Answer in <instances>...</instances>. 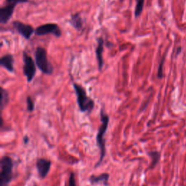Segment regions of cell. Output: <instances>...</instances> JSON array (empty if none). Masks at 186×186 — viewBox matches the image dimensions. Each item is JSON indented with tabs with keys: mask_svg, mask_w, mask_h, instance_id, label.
Here are the masks:
<instances>
[{
	"mask_svg": "<svg viewBox=\"0 0 186 186\" xmlns=\"http://www.w3.org/2000/svg\"><path fill=\"white\" fill-rule=\"evenodd\" d=\"M70 23L71 26L79 31H82L83 30V21L79 13H75L71 15L70 19Z\"/></svg>",
	"mask_w": 186,
	"mask_h": 186,
	"instance_id": "cell-12",
	"label": "cell"
},
{
	"mask_svg": "<svg viewBox=\"0 0 186 186\" xmlns=\"http://www.w3.org/2000/svg\"><path fill=\"white\" fill-rule=\"evenodd\" d=\"M148 155L151 156L152 162L150 166L149 169H153V167H156V165L158 163L160 160V153L158 151H151L148 153Z\"/></svg>",
	"mask_w": 186,
	"mask_h": 186,
	"instance_id": "cell-15",
	"label": "cell"
},
{
	"mask_svg": "<svg viewBox=\"0 0 186 186\" xmlns=\"http://www.w3.org/2000/svg\"><path fill=\"white\" fill-rule=\"evenodd\" d=\"M165 57L166 55H164L163 57H162V58L160 61V64L158 65V71H157V77H158V79H159L163 78V66L164 64V61H165Z\"/></svg>",
	"mask_w": 186,
	"mask_h": 186,
	"instance_id": "cell-17",
	"label": "cell"
},
{
	"mask_svg": "<svg viewBox=\"0 0 186 186\" xmlns=\"http://www.w3.org/2000/svg\"><path fill=\"white\" fill-rule=\"evenodd\" d=\"M26 103H27V109H28V111L29 112L33 111L34 110V103L30 96L27 97Z\"/></svg>",
	"mask_w": 186,
	"mask_h": 186,
	"instance_id": "cell-18",
	"label": "cell"
},
{
	"mask_svg": "<svg viewBox=\"0 0 186 186\" xmlns=\"http://www.w3.org/2000/svg\"><path fill=\"white\" fill-rule=\"evenodd\" d=\"M14 57L11 54L5 55L0 60V65L10 73H13L14 69Z\"/></svg>",
	"mask_w": 186,
	"mask_h": 186,
	"instance_id": "cell-10",
	"label": "cell"
},
{
	"mask_svg": "<svg viewBox=\"0 0 186 186\" xmlns=\"http://www.w3.org/2000/svg\"><path fill=\"white\" fill-rule=\"evenodd\" d=\"M15 6L12 5H6L0 9V22L2 24H6L10 21L14 12Z\"/></svg>",
	"mask_w": 186,
	"mask_h": 186,
	"instance_id": "cell-9",
	"label": "cell"
},
{
	"mask_svg": "<svg viewBox=\"0 0 186 186\" xmlns=\"http://www.w3.org/2000/svg\"><path fill=\"white\" fill-rule=\"evenodd\" d=\"M68 186H77L76 185L75 175L73 172L71 173L69 177V181H68Z\"/></svg>",
	"mask_w": 186,
	"mask_h": 186,
	"instance_id": "cell-20",
	"label": "cell"
},
{
	"mask_svg": "<svg viewBox=\"0 0 186 186\" xmlns=\"http://www.w3.org/2000/svg\"><path fill=\"white\" fill-rule=\"evenodd\" d=\"M121 1H122V0H121Z\"/></svg>",
	"mask_w": 186,
	"mask_h": 186,
	"instance_id": "cell-24",
	"label": "cell"
},
{
	"mask_svg": "<svg viewBox=\"0 0 186 186\" xmlns=\"http://www.w3.org/2000/svg\"><path fill=\"white\" fill-rule=\"evenodd\" d=\"M35 34L38 36H44L47 34H53L56 37H60L62 35L60 28L55 23H47L38 26L35 29Z\"/></svg>",
	"mask_w": 186,
	"mask_h": 186,
	"instance_id": "cell-6",
	"label": "cell"
},
{
	"mask_svg": "<svg viewBox=\"0 0 186 186\" xmlns=\"http://www.w3.org/2000/svg\"><path fill=\"white\" fill-rule=\"evenodd\" d=\"M100 119L101 125L98 129V132L97 135V146L100 151V160L95 165V167H98L103 160L105 156H106V142L104 140V135L106 134V130L108 129V123H109V117L107 114L104 113L103 111H100Z\"/></svg>",
	"mask_w": 186,
	"mask_h": 186,
	"instance_id": "cell-2",
	"label": "cell"
},
{
	"mask_svg": "<svg viewBox=\"0 0 186 186\" xmlns=\"http://www.w3.org/2000/svg\"><path fill=\"white\" fill-rule=\"evenodd\" d=\"M35 62L37 67L43 73L47 75H51L53 72V67L47 58V51L41 47H38L36 49Z\"/></svg>",
	"mask_w": 186,
	"mask_h": 186,
	"instance_id": "cell-3",
	"label": "cell"
},
{
	"mask_svg": "<svg viewBox=\"0 0 186 186\" xmlns=\"http://www.w3.org/2000/svg\"><path fill=\"white\" fill-rule=\"evenodd\" d=\"M51 162L46 158H39L37 162V169L39 173V177L41 178L44 179L48 175L50 171V167H51Z\"/></svg>",
	"mask_w": 186,
	"mask_h": 186,
	"instance_id": "cell-8",
	"label": "cell"
},
{
	"mask_svg": "<svg viewBox=\"0 0 186 186\" xmlns=\"http://www.w3.org/2000/svg\"><path fill=\"white\" fill-rule=\"evenodd\" d=\"M23 74L26 77L27 82H31L36 74L35 63L33 58L26 52H23Z\"/></svg>",
	"mask_w": 186,
	"mask_h": 186,
	"instance_id": "cell-5",
	"label": "cell"
},
{
	"mask_svg": "<svg viewBox=\"0 0 186 186\" xmlns=\"http://www.w3.org/2000/svg\"><path fill=\"white\" fill-rule=\"evenodd\" d=\"M13 28L19 34H21L26 39H30L31 36L35 32V30L31 25L26 24L21 21H15L12 23Z\"/></svg>",
	"mask_w": 186,
	"mask_h": 186,
	"instance_id": "cell-7",
	"label": "cell"
},
{
	"mask_svg": "<svg viewBox=\"0 0 186 186\" xmlns=\"http://www.w3.org/2000/svg\"><path fill=\"white\" fill-rule=\"evenodd\" d=\"M28 137H27V136H25V137H24V143H25V144H27V143H28Z\"/></svg>",
	"mask_w": 186,
	"mask_h": 186,
	"instance_id": "cell-22",
	"label": "cell"
},
{
	"mask_svg": "<svg viewBox=\"0 0 186 186\" xmlns=\"http://www.w3.org/2000/svg\"><path fill=\"white\" fill-rule=\"evenodd\" d=\"M9 100H10V97H9V93L4 88H2L1 90V110L2 111L4 108L8 106Z\"/></svg>",
	"mask_w": 186,
	"mask_h": 186,
	"instance_id": "cell-14",
	"label": "cell"
},
{
	"mask_svg": "<svg viewBox=\"0 0 186 186\" xmlns=\"http://www.w3.org/2000/svg\"><path fill=\"white\" fill-rule=\"evenodd\" d=\"M136 1V6L135 10V17L138 18L141 15L144 7V2L145 0H135Z\"/></svg>",
	"mask_w": 186,
	"mask_h": 186,
	"instance_id": "cell-16",
	"label": "cell"
},
{
	"mask_svg": "<svg viewBox=\"0 0 186 186\" xmlns=\"http://www.w3.org/2000/svg\"><path fill=\"white\" fill-rule=\"evenodd\" d=\"M1 172H0V186H9L12 178V168L13 162L9 156H4L2 158Z\"/></svg>",
	"mask_w": 186,
	"mask_h": 186,
	"instance_id": "cell-4",
	"label": "cell"
},
{
	"mask_svg": "<svg viewBox=\"0 0 186 186\" xmlns=\"http://www.w3.org/2000/svg\"><path fill=\"white\" fill-rule=\"evenodd\" d=\"M181 52H182V47H179L177 49V55H178Z\"/></svg>",
	"mask_w": 186,
	"mask_h": 186,
	"instance_id": "cell-21",
	"label": "cell"
},
{
	"mask_svg": "<svg viewBox=\"0 0 186 186\" xmlns=\"http://www.w3.org/2000/svg\"><path fill=\"white\" fill-rule=\"evenodd\" d=\"M108 179H109V175L108 173H103L98 176L92 175L90 178V182L92 185H95V184L101 183V182L107 185Z\"/></svg>",
	"mask_w": 186,
	"mask_h": 186,
	"instance_id": "cell-13",
	"label": "cell"
},
{
	"mask_svg": "<svg viewBox=\"0 0 186 186\" xmlns=\"http://www.w3.org/2000/svg\"><path fill=\"white\" fill-rule=\"evenodd\" d=\"M104 50V40L103 38H99L97 39V46L96 47V57L97 60V65H98V69L100 70L102 69V68L103 67L104 65V61H103V52Z\"/></svg>",
	"mask_w": 186,
	"mask_h": 186,
	"instance_id": "cell-11",
	"label": "cell"
},
{
	"mask_svg": "<svg viewBox=\"0 0 186 186\" xmlns=\"http://www.w3.org/2000/svg\"><path fill=\"white\" fill-rule=\"evenodd\" d=\"M5 2H6L7 5H12L16 7L18 4L28 2L29 0H5Z\"/></svg>",
	"mask_w": 186,
	"mask_h": 186,
	"instance_id": "cell-19",
	"label": "cell"
},
{
	"mask_svg": "<svg viewBox=\"0 0 186 186\" xmlns=\"http://www.w3.org/2000/svg\"><path fill=\"white\" fill-rule=\"evenodd\" d=\"M34 186H37V185H34Z\"/></svg>",
	"mask_w": 186,
	"mask_h": 186,
	"instance_id": "cell-23",
	"label": "cell"
},
{
	"mask_svg": "<svg viewBox=\"0 0 186 186\" xmlns=\"http://www.w3.org/2000/svg\"><path fill=\"white\" fill-rule=\"evenodd\" d=\"M75 93L77 97V103L80 111L83 113H90L95 107V102L91 97L86 95V90L77 83H73Z\"/></svg>",
	"mask_w": 186,
	"mask_h": 186,
	"instance_id": "cell-1",
	"label": "cell"
}]
</instances>
